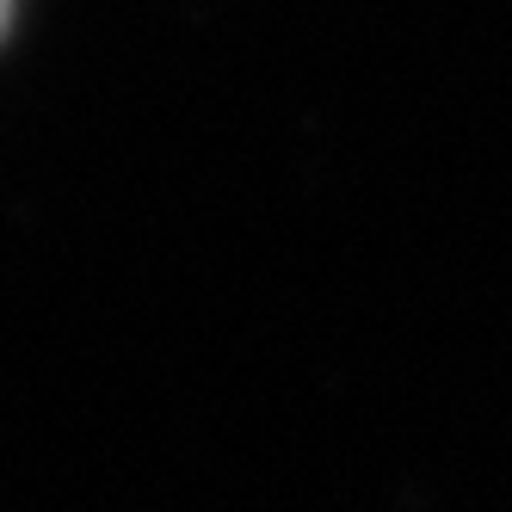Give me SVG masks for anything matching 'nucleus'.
I'll return each mask as SVG.
<instances>
[{"label": "nucleus", "instance_id": "obj_1", "mask_svg": "<svg viewBox=\"0 0 512 512\" xmlns=\"http://www.w3.org/2000/svg\"><path fill=\"white\" fill-rule=\"evenodd\" d=\"M7 19H13V0H0V38H7Z\"/></svg>", "mask_w": 512, "mask_h": 512}]
</instances>
